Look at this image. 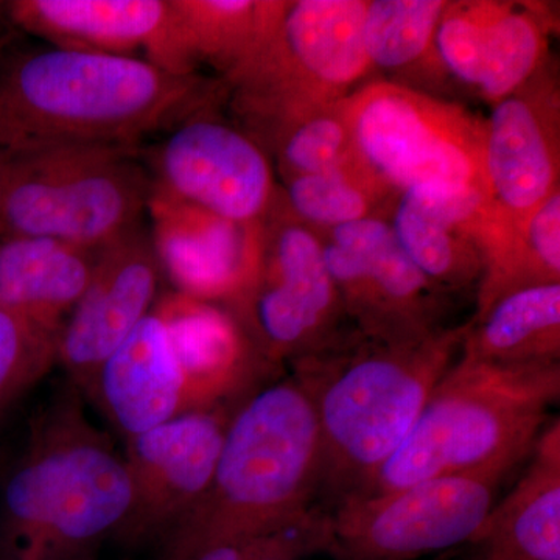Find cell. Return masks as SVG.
Masks as SVG:
<instances>
[{
    "mask_svg": "<svg viewBox=\"0 0 560 560\" xmlns=\"http://www.w3.org/2000/svg\"><path fill=\"white\" fill-rule=\"evenodd\" d=\"M223 84L145 60L18 39L0 57V154L130 145L213 108Z\"/></svg>",
    "mask_w": 560,
    "mask_h": 560,
    "instance_id": "obj_1",
    "label": "cell"
},
{
    "mask_svg": "<svg viewBox=\"0 0 560 560\" xmlns=\"http://www.w3.org/2000/svg\"><path fill=\"white\" fill-rule=\"evenodd\" d=\"M466 330L464 323L422 340L382 341L353 329L290 364L318 422L320 506L359 495L399 451Z\"/></svg>",
    "mask_w": 560,
    "mask_h": 560,
    "instance_id": "obj_2",
    "label": "cell"
},
{
    "mask_svg": "<svg viewBox=\"0 0 560 560\" xmlns=\"http://www.w3.org/2000/svg\"><path fill=\"white\" fill-rule=\"evenodd\" d=\"M84 407L75 385L58 386L3 481L0 547L14 560H94L130 514L127 459Z\"/></svg>",
    "mask_w": 560,
    "mask_h": 560,
    "instance_id": "obj_3",
    "label": "cell"
},
{
    "mask_svg": "<svg viewBox=\"0 0 560 560\" xmlns=\"http://www.w3.org/2000/svg\"><path fill=\"white\" fill-rule=\"evenodd\" d=\"M319 474L311 397L293 375L265 383L232 412L210 488L162 541L160 560L300 521L318 504Z\"/></svg>",
    "mask_w": 560,
    "mask_h": 560,
    "instance_id": "obj_4",
    "label": "cell"
},
{
    "mask_svg": "<svg viewBox=\"0 0 560 560\" xmlns=\"http://www.w3.org/2000/svg\"><path fill=\"white\" fill-rule=\"evenodd\" d=\"M559 397V363L504 366L458 355L399 451L355 497L448 475L512 470L529 458Z\"/></svg>",
    "mask_w": 560,
    "mask_h": 560,
    "instance_id": "obj_5",
    "label": "cell"
},
{
    "mask_svg": "<svg viewBox=\"0 0 560 560\" xmlns=\"http://www.w3.org/2000/svg\"><path fill=\"white\" fill-rule=\"evenodd\" d=\"M151 176L139 147H47L0 154V241L101 249L140 226Z\"/></svg>",
    "mask_w": 560,
    "mask_h": 560,
    "instance_id": "obj_6",
    "label": "cell"
},
{
    "mask_svg": "<svg viewBox=\"0 0 560 560\" xmlns=\"http://www.w3.org/2000/svg\"><path fill=\"white\" fill-rule=\"evenodd\" d=\"M366 0H296L256 57L223 81L242 131L271 149L298 121L338 105L371 72Z\"/></svg>",
    "mask_w": 560,
    "mask_h": 560,
    "instance_id": "obj_7",
    "label": "cell"
},
{
    "mask_svg": "<svg viewBox=\"0 0 560 560\" xmlns=\"http://www.w3.org/2000/svg\"><path fill=\"white\" fill-rule=\"evenodd\" d=\"M341 108L360 160L390 189L452 187L489 198L485 120L469 109L386 80L360 84Z\"/></svg>",
    "mask_w": 560,
    "mask_h": 560,
    "instance_id": "obj_8",
    "label": "cell"
},
{
    "mask_svg": "<svg viewBox=\"0 0 560 560\" xmlns=\"http://www.w3.org/2000/svg\"><path fill=\"white\" fill-rule=\"evenodd\" d=\"M228 308L272 371L318 352L346 331L348 318L318 232L298 220L280 194L259 224L253 280Z\"/></svg>",
    "mask_w": 560,
    "mask_h": 560,
    "instance_id": "obj_9",
    "label": "cell"
},
{
    "mask_svg": "<svg viewBox=\"0 0 560 560\" xmlns=\"http://www.w3.org/2000/svg\"><path fill=\"white\" fill-rule=\"evenodd\" d=\"M511 469L448 475L378 497H353L330 511L337 560H418L469 544Z\"/></svg>",
    "mask_w": 560,
    "mask_h": 560,
    "instance_id": "obj_10",
    "label": "cell"
},
{
    "mask_svg": "<svg viewBox=\"0 0 560 560\" xmlns=\"http://www.w3.org/2000/svg\"><path fill=\"white\" fill-rule=\"evenodd\" d=\"M327 231L324 260L353 329L382 341L422 340L444 329V291L405 256L388 221L375 217Z\"/></svg>",
    "mask_w": 560,
    "mask_h": 560,
    "instance_id": "obj_11",
    "label": "cell"
},
{
    "mask_svg": "<svg viewBox=\"0 0 560 560\" xmlns=\"http://www.w3.org/2000/svg\"><path fill=\"white\" fill-rule=\"evenodd\" d=\"M238 404L183 412L125 441L132 504L114 540L127 547L162 544L194 511L213 480L224 433Z\"/></svg>",
    "mask_w": 560,
    "mask_h": 560,
    "instance_id": "obj_12",
    "label": "cell"
},
{
    "mask_svg": "<svg viewBox=\"0 0 560 560\" xmlns=\"http://www.w3.org/2000/svg\"><path fill=\"white\" fill-rule=\"evenodd\" d=\"M200 110L151 154L153 189L220 219L256 224L278 200L267 153L241 128Z\"/></svg>",
    "mask_w": 560,
    "mask_h": 560,
    "instance_id": "obj_13",
    "label": "cell"
},
{
    "mask_svg": "<svg viewBox=\"0 0 560 560\" xmlns=\"http://www.w3.org/2000/svg\"><path fill=\"white\" fill-rule=\"evenodd\" d=\"M21 33L61 49L140 58L195 75L175 0H7Z\"/></svg>",
    "mask_w": 560,
    "mask_h": 560,
    "instance_id": "obj_14",
    "label": "cell"
},
{
    "mask_svg": "<svg viewBox=\"0 0 560 560\" xmlns=\"http://www.w3.org/2000/svg\"><path fill=\"white\" fill-rule=\"evenodd\" d=\"M162 276L153 241L140 226L97 250L90 285L57 338V364L81 394L103 361L153 311Z\"/></svg>",
    "mask_w": 560,
    "mask_h": 560,
    "instance_id": "obj_15",
    "label": "cell"
},
{
    "mask_svg": "<svg viewBox=\"0 0 560 560\" xmlns=\"http://www.w3.org/2000/svg\"><path fill=\"white\" fill-rule=\"evenodd\" d=\"M550 31V14L533 3L448 2L434 50L442 72L495 105L545 68Z\"/></svg>",
    "mask_w": 560,
    "mask_h": 560,
    "instance_id": "obj_16",
    "label": "cell"
},
{
    "mask_svg": "<svg viewBox=\"0 0 560 560\" xmlns=\"http://www.w3.org/2000/svg\"><path fill=\"white\" fill-rule=\"evenodd\" d=\"M485 120L489 200L517 230L559 190V92L550 72L537 75L492 105Z\"/></svg>",
    "mask_w": 560,
    "mask_h": 560,
    "instance_id": "obj_17",
    "label": "cell"
},
{
    "mask_svg": "<svg viewBox=\"0 0 560 560\" xmlns=\"http://www.w3.org/2000/svg\"><path fill=\"white\" fill-rule=\"evenodd\" d=\"M389 224L405 256L444 293L478 285L510 228L480 191L429 186L400 191Z\"/></svg>",
    "mask_w": 560,
    "mask_h": 560,
    "instance_id": "obj_18",
    "label": "cell"
},
{
    "mask_svg": "<svg viewBox=\"0 0 560 560\" xmlns=\"http://www.w3.org/2000/svg\"><path fill=\"white\" fill-rule=\"evenodd\" d=\"M162 275L173 290L231 307L248 289L259 260V224H238L151 186L149 208Z\"/></svg>",
    "mask_w": 560,
    "mask_h": 560,
    "instance_id": "obj_19",
    "label": "cell"
},
{
    "mask_svg": "<svg viewBox=\"0 0 560 560\" xmlns=\"http://www.w3.org/2000/svg\"><path fill=\"white\" fill-rule=\"evenodd\" d=\"M153 311L167 327L189 411L238 404L275 372L224 305L173 290L158 298Z\"/></svg>",
    "mask_w": 560,
    "mask_h": 560,
    "instance_id": "obj_20",
    "label": "cell"
},
{
    "mask_svg": "<svg viewBox=\"0 0 560 560\" xmlns=\"http://www.w3.org/2000/svg\"><path fill=\"white\" fill-rule=\"evenodd\" d=\"M124 441L189 411L167 327L151 311L103 361L84 390Z\"/></svg>",
    "mask_w": 560,
    "mask_h": 560,
    "instance_id": "obj_21",
    "label": "cell"
},
{
    "mask_svg": "<svg viewBox=\"0 0 560 560\" xmlns=\"http://www.w3.org/2000/svg\"><path fill=\"white\" fill-rule=\"evenodd\" d=\"M467 560H560V422L545 427L521 480L497 500Z\"/></svg>",
    "mask_w": 560,
    "mask_h": 560,
    "instance_id": "obj_22",
    "label": "cell"
},
{
    "mask_svg": "<svg viewBox=\"0 0 560 560\" xmlns=\"http://www.w3.org/2000/svg\"><path fill=\"white\" fill-rule=\"evenodd\" d=\"M97 250L54 238H3L0 307L58 338L90 285Z\"/></svg>",
    "mask_w": 560,
    "mask_h": 560,
    "instance_id": "obj_23",
    "label": "cell"
},
{
    "mask_svg": "<svg viewBox=\"0 0 560 560\" xmlns=\"http://www.w3.org/2000/svg\"><path fill=\"white\" fill-rule=\"evenodd\" d=\"M459 357L533 366L560 360V283L511 291L467 323Z\"/></svg>",
    "mask_w": 560,
    "mask_h": 560,
    "instance_id": "obj_24",
    "label": "cell"
},
{
    "mask_svg": "<svg viewBox=\"0 0 560 560\" xmlns=\"http://www.w3.org/2000/svg\"><path fill=\"white\" fill-rule=\"evenodd\" d=\"M191 60L230 80L276 31L287 2L279 0H175Z\"/></svg>",
    "mask_w": 560,
    "mask_h": 560,
    "instance_id": "obj_25",
    "label": "cell"
},
{
    "mask_svg": "<svg viewBox=\"0 0 560 560\" xmlns=\"http://www.w3.org/2000/svg\"><path fill=\"white\" fill-rule=\"evenodd\" d=\"M560 283V189L490 253L478 283L477 315L511 291Z\"/></svg>",
    "mask_w": 560,
    "mask_h": 560,
    "instance_id": "obj_26",
    "label": "cell"
},
{
    "mask_svg": "<svg viewBox=\"0 0 560 560\" xmlns=\"http://www.w3.org/2000/svg\"><path fill=\"white\" fill-rule=\"evenodd\" d=\"M447 0H370L363 18V47L371 69L401 73L419 65L441 73L434 50Z\"/></svg>",
    "mask_w": 560,
    "mask_h": 560,
    "instance_id": "obj_27",
    "label": "cell"
},
{
    "mask_svg": "<svg viewBox=\"0 0 560 560\" xmlns=\"http://www.w3.org/2000/svg\"><path fill=\"white\" fill-rule=\"evenodd\" d=\"M394 191L360 160L338 171L285 179L282 200L302 223L331 230L381 219L382 206Z\"/></svg>",
    "mask_w": 560,
    "mask_h": 560,
    "instance_id": "obj_28",
    "label": "cell"
},
{
    "mask_svg": "<svg viewBox=\"0 0 560 560\" xmlns=\"http://www.w3.org/2000/svg\"><path fill=\"white\" fill-rule=\"evenodd\" d=\"M270 150L283 179L338 171L360 161L341 103L298 121Z\"/></svg>",
    "mask_w": 560,
    "mask_h": 560,
    "instance_id": "obj_29",
    "label": "cell"
},
{
    "mask_svg": "<svg viewBox=\"0 0 560 560\" xmlns=\"http://www.w3.org/2000/svg\"><path fill=\"white\" fill-rule=\"evenodd\" d=\"M57 364V337L0 307V423Z\"/></svg>",
    "mask_w": 560,
    "mask_h": 560,
    "instance_id": "obj_30",
    "label": "cell"
},
{
    "mask_svg": "<svg viewBox=\"0 0 560 560\" xmlns=\"http://www.w3.org/2000/svg\"><path fill=\"white\" fill-rule=\"evenodd\" d=\"M331 544L330 511L316 504L300 521L272 534L249 560H305L316 555L330 556Z\"/></svg>",
    "mask_w": 560,
    "mask_h": 560,
    "instance_id": "obj_31",
    "label": "cell"
},
{
    "mask_svg": "<svg viewBox=\"0 0 560 560\" xmlns=\"http://www.w3.org/2000/svg\"><path fill=\"white\" fill-rule=\"evenodd\" d=\"M22 33L14 27L9 16V10H7V2L0 0V57L3 51L13 46L18 39H21Z\"/></svg>",
    "mask_w": 560,
    "mask_h": 560,
    "instance_id": "obj_32",
    "label": "cell"
},
{
    "mask_svg": "<svg viewBox=\"0 0 560 560\" xmlns=\"http://www.w3.org/2000/svg\"><path fill=\"white\" fill-rule=\"evenodd\" d=\"M21 560H36L35 558H24V559H21Z\"/></svg>",
    "mask_w": 560,
    "mask_h": 560,
    "instance_id": "obj_33",
    "label": "cell"
}]
</instances>
